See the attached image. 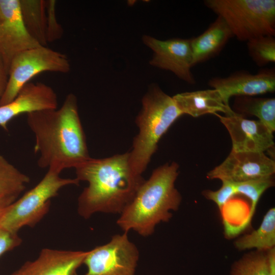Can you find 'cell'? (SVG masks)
Here are the masks:
<instances>
[{
  "mask_svg": "<svg viewBox=\"0 0 275 275\" xmlns=\"http://www.w3.org/2000/svg\"><path fill=\"white\" fill-rule=\"evenodd\" d=\"M26 122L35 136L39 167L60 174L91 157L74 94L67 95L59 108L27 114Z\"/></svg>",
  "mask_w": 275,
  "mask_h": 275,
  "instance_id": "6da1fadb",
  "label": "cell"
},
{
  "mask_svg": "<svg viewBox=\"0 0 275 275\" xmlns=\"http://www.w3.org/2000/svg\"><path fill=\"white\" fill-rule=\"evenodd\" d=\"M75 169L76 178L88 183L78 198V213L86 219L97 212L120 214L145 180L130 167L128 152L91 157Z\"/></svg>",
  "mask_w": 275,
  "mask_h": 275,
  "instance_id": "7a4b0ae2",
  "label": "cell"
},
{
  "mask_svg": "<svg viewBox=\"0 0 275 275\" xmlns=\"http://www.w3.org/2000/svg\"><path fill=\"white\" fill-rule=\"evenodd\" d=\"M179 165L167 163L154 170L139 187L133 198L119 214L117 225L128 233L133 230L148 237L161 222H168L177 211L182 198L175 187Z\"/></svg>",
  "mask_w": 275,
  "mask_h": 275,
  "instance_id": "3957f363",
  "label": "cell"
},
{
  "mask_svg": "<svg viewBox=\"0 0 275 275\" xmlns=\"http://www.w3.org/2000/svg\"><path fill=\"white\" fill-rule=\"evenodd\" d=\"M183 114L172 97L156 84H152L142 100V108L135 122L138 134L128 152L132 170L142 175L157 149L158 143L172 124Z\"/></svg>",
  "mask_w": 275,
  "mask_h": 275,
  "instance_id": "277c9868",
  "label": "cell"
},
{
  "mask_svg": "<svg viewBox=\"0 0 275 275\" xmlns=\"http://www.w3.org/2000/svg\"><path fill=\"white\" fill-rule=\"evenodd\" d=\"M204 4L224 19L239 41L275 35L274 0H206Z\"/></svg>",
  "mask_w": 275,
  "mask_h": 275,
  "instance_id": "5b68a950",
  "label": "cell"
},
{
  "mask_svg": "<svg viewBox=\"0 0 275 275\" xmlns=\"http://www.w3.org/2000/svg\"><path fill=\"white\" fill-rule=\"evenodd\" d=\"M60 174L48 170L35 186L7 208L0 218V225L14 233L26 226L33 227L47 214L50 199L57 196L62 188L79 184L76 178H64Z\"/></svg>",
  "mask_w": 275,
  "mask_h": 275,
  "instance_id": "8992f818",
  "label": "cell"
},
{
  "mask_svg": "<svg viewBox=\"0 0 275 275\" xmlns=\"http://www.w3.org/2000/svg\"><path fill=\"white\" fill-rule=\"evenodd\" d=\"M70 70L67 56L47 46H39L20 52L10 64L8 83L0 105L12 101L22 88L38 74L44 72L67 73Z\"/></svg>",
  "mask_w": 275,
  "mask_h": 275,
  "instance_id": "52a82bcc",
  "label": "cell"
},
{
  "mask_svg": "<svg viewBox=\"0 0 275 275\" xmlns=\"http://www.w3.org/2000/svg\"><path fill=\"white\" fill-rule=\"evenodd\" d=\"M139 259L138 249L127 233L116 234L107 243L87 251L84 275H134Z\"/></svg>",
  "mask_w": 275,
  "mask_h": 275,
  "instance_id": "ba28073f",
  "label": "cell"
},
{
  "mask_svg": "<svg viewBox=\"0 0 275 275\" xmlns=\"http://www.w3.org/2000/svg\"><path fill=\"white\" fill-rule=\"evenodd\" d=\"M142 41L153 52L149 62L151 66L170 71L189 84L196 83L191 71L193 67L191 39L161 40L145 35Z\"/></svg>",
  "mask_w": 275,
  "mask_h": 275,
  "instance_id": "9c48e42d",
  "label": "cell"
},
{
  "mask_svg": "<svg viewBox=\"0 0 275 275\" xmlns=\"http://www.w3.org/2000/svg\"><path fill=\"white\" fill-rule=\"evenodd\" d=\"M39 46L23 25L19 0H0V57L8 73L17 54Z\"/></svg>",
  "mask_w": 275,
  "mask_h": 275,
  "instance_id": "30bf717a",
  "label": "cell"
},
{
  "mask_svg": "<svg viewBox=\"0 0 275 275\" xmlns=\"http://www.w3.org/2000/svg\"><path fill=\"white\" fill-rule=\"evenodd\" d=\"M274 172V161L264 153L238 152L231 150L221 164L207 173V178L239 183L271 176Z\"/></svg>",
  "mask_w": 275,
  "mask_h": 275,
  "instance_id": "8fae6325",
  "label": "cell"
},
{
  "mask_svg": "<svg viewBox=\"0 0 275 275\" xmlns=\"http://www.w3.org/2000/svg\"><path fill=\"white\" fill-rule=\"evenodd\" d=\"M230 135L232 150L238 152L261 153L274 147L273 133L259 120H252L235 114L221 116L214 114Z\"/></svg>",
  "mask_w": 275,
  "mask_h": 275,
  "instance_id": "7c38bea8",
  "label": "cell"
},
{
  "mask_svg": "<svg viewBox=\"0 0 275 275\" xmlns=\"http://www.w3.org/2000/svg\"><path fill=\"white\" fill-rule=\"evenodd\" d=\"M208 84L218 90L225 102L229 105L232 96H254L274 92L275 70L274 68L263 69L256 74L236 71L226 77L212 78Z\"/></svg>",
  "mask_w": 275,
  "mask_h": 275,
  "instance_id": "4fadbf2b",
  "label": "cell"
},
{
  "mask_svg": "<svg viewBox=\"0 0 275 275\" xmlns=\"http://www.w3.org/2000/svg\"><path fill=\"white\" fill-rule=\"evenodd\" d=\"M57 108V95L51 87L42 82H29L12 101L0 105V127L7 131L8 123L21 114Z\"/></svg>",
  "mask_w": 275,
  "mask_h": 275,
  "instance_id": "5bb4252c",
  "label": "cell"
},
{
  "mask_svg": "<svg viewBox=\"0 0 275 275\" xmlns=\"http://www.w3.org/2000/svg\"><path fill=\"white\" fill-rule=\"evenodd\" d=\"M87 252L43 249L37 259L26 262L18 275H77Z\"/></svg>",
  "mask_w": 275,
  "mask_h": 275,
  "instance_id": "9a60e30c",
  "label": "cell"
},
{
  "mask_svg": "<svg viewBox=\"0 0 275 275\" xmlns=\"http://www.w3.org/2000/svg\"><path fill=\"white\" fill-rule=\"evenodd\" d=\"M173 99L183 114L198 117L208 114L222 112L225 116L236 113L224 101L218 90L214 89L180 93Z\"/></svg>",
  "mask_w": 275,
  "mask_h": 275,
  "instance_id": "2e32d148",
  "label": "cell"
},
{
  "mask_svg": "<svg viewBox=\"0 0 275 275\" xmlns=\"http://www.w3.org/2000/svg\"><path fill=\"white\" fill-rule=\"evenodd\" d=\"M232 37L227 23L217 16L202 34L191 39L193 66L218 54Z\"/></svg>",
  "mask_w": 275,
  "mask_h": 275,
  "instance_id": "e0dca14e",
  "label": "cell"
},
{
  "mask_svg": "<svg viewBox=\"0 0 275 275\" xmlns=\"http://www.w3.org/2000/svg\"><path fill=\"white\" fill-rule=\"evenodd\" d=\"M232 110L243 117H257L272 132L275 130V99L253 96L235 97Z\"/></svg>",
  "mask_w": 275,
  "mask_h": 275,
  "instance_id": "ac0fdd59",
  "label": "cell"
},
{
  "mask_svg": "<svg viewBox=\"0 0 275 275\" xmlns=\"http://www.w3.org/2000/svg\"><path fill=\"white\" fill-rule=\"evenodd\" d=\"M23 25L29 35L42 46H47L46 1L19 0Z\"/></svg>",
  "mask_w": 275,
  "mask_h": 275,
  "instance_id": "d6986e66",
  "label": "cell"
},
{
  "mask_svg": "<svg viewBox=\"0 0 275 275\" xmlns=\"http://www.w3.org/2000/svg\"><path fill=\"white\" fill-rule=\"evenodd\" d=\"M234 244L239 250L256 249L262 252L274 248L275 208L267 211L257 229L239 238Z\"/></svg>",
  "mask_w": 275,
  "mask_h": 275,
  "instance_id": "ffe728a7",
  "label": "cell"
},
{
  "mask_svg": "<svg viewBox=\"0 0 275 275\" xmlns=\"http://www.w3.org/2000/svg\"><path fill=\"white\" fill-rule=\"evenodd\" d=\"M30 177L0 153V195L18 197L29 183Z\"/></svg>",
  "mask_w": 275,
  "mask_h": 275,
  "instance_id": "44dd1931",
  "label": "cell"
},
{
  "mask_svg": "<svg viewBox=\"0 0 275 275\" xmlns=\"http://www.w3.org/2000/svg\"><path fill=\"white\" fill-rule=\"evenodd\" d=\"M273 175L267 176L248 181L234 183L236 194H240L247 197L251 201L249 215L239 229H243L248 225L255 211L258 201L263 193L274 185Z\"/></svg>",
  "mask_w": 275,
  "mask_h": 275,
  "instance_id": "7402d4cb",
  "label": "cell"
},
{
  "mask_svg": "<svg viewBox=\"0 0 275 275\" xmlns=\"http://www.w3.org/2000/svg\"><path fill=\"white\" fill-rule=\"evenodd\" d=\"M249 54L259 66L275 62V38L273 36H260L247 41Z\"/></svg>",
  "mask_w": 275,
  "mask_h": 275,
  "instance_id": "603a6c76",
  "label": "cell"
},
{
  "mask_svg": "<svg viewBox=\"0 0 275 275\" xmlns=\"http://www.w3.org/2000/svg\"><path fill=\"white\" fill-rule=\"evenodd\" d=\"M231 275H271L266 254L257 253L244 257L233 265Z\"/></svg>",
  "mask_w": 275,
  "mask_h": 275,
  "instance_id": "cb8c5ba5",
  "label": "cell"
},
{
  "mask_svg": "<svg viewBox=\"0 0 275 275\" xmlns=\"http://www.w3.org/2000/svg\"><path fill=\"white\" fill-rule=\"evenodd\" d=\"M56 1H46V35L47 43L60 39L63 35V29L58 21L56 15Z\"/></svg>",
  "mask_w": 275,
  "mask_h": 275,
  "instance_id": "d4e9b609",
  "label": "cell"
},
{
  "mask_svg": "<svg viewBox=\"0 0 275 275\" xmlns=\"http://www.w3.org/2000/svg\"><path fill=\"white\" fill-rule=\"evenodd\" d=\"M203 195L207 199L214 202L222 210L230 199L236 194L234 183L223 181L222 187L217 190H205Z\"/></svg>",
  "mask_w": 275,
  "mask_h": 275,
  "instance_id": "484cf974",
  "label": "cell"
},
{
  "mask_svg": "<svg viewBox=\"0 0 275 275\" xmlns=\"http://www.w3.org/2000/svg\"><path fill=\"white\" fill-rule=\"evenodd\" d=\"M21 242L22 239L17 233H12L0 225V257L19 246Z\"/></svg>",
  "mask_w": 275,
  "mask_h": 275,
  "instance_id": "4316f807",
  "label": "cell"
},
{
  "mask_svg": "<svg viewBox=\"0 0 275 275\" xmlns=\"http://www.w3.org/2000/svg\"><path fill=\"white\" fill-rule=\"evenodd\" d=\"M8 80V73L0 57V100L5 91Z\"/></svg>",
  "mask_w": 275,
  "mask_h": 275,
  "instance_id": "83f0119b",
  "label": "cell"
},
{
  "mask_svg": "<svg viewBox=\"0 0 275 275\" xmlns=\"http://www.w3.org/2000/svg\"><path fill=\"white\" fill-rule=\"evenodd\" d=\"M18 197L14 196L0 195V218L4 214L7 208Z\"/></svg>",
  "mask_w": 275,
  "mask_h": 275,
  "instance_id": "f1b7e54d",
  "label": "cell"
},
{
  "mask_svg": "<svg viewBox=\"0 0 275 275\" xmlns=\"http://www.w3.org/2000/svg\"><path fill=\"white\" fill-rule=\"evenodd\" d=\"M266 261L268 268L271 275H275V248L267 251Z\"/></svg>",
  "mask_w": 275,
  "mask_h": 275,
  "instance_id": "f546056e",
  "label": "cell"
},
{
  "mask_svg": "<svg viewBox=\"0 0 275 275\" xmlns=\"http://www.w3.org/2000/svg\"><path fill=\"white\" fill-rule=\"evenodd\" d=\"M11 275H18L17 274V273L16 272V271H15L14 272H13Z\"/></svg>",
  "mask_w": 275,
  "mask_h": 275,
  "instance_id": "4dcf8cb0",
  "label": "cell"
}]
</instances>
